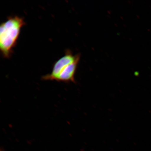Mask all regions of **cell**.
<instances>
[{"mask_svg": "<svg viewBox=\"0 0 151 151\" xmlns=\"http://www.w3.org/2000/svg\"><path fill=\"white\" fill-rule=\"evenodd\" d=\"M80 58V54L73 55L70 50H66L65 55L54 64L51 72L42 76V80L75 83V76Z\"/></svg>", "mask_w": 151, "mask_h": 151, "instance_id": "1", "label": "cell"}, {"mask_svg": "<svg viewBox=\"0 0 151 151\" xmlns=\"http://www.w3.org/2000/svg\"><path fill=\"white\" fill-rule=\"evenodd\" d=\"M26 24L23 18L17 16L9 17L0 27V50L4 58L12 56L22 28Z\"/></svg>", "mask_w": 151, "mask_h": 151, "instance_id": "2", "label": "cell"}, {"mask_svg": "<svg viewBox=\"0 0 151 151\" xmlns=\"http://www.w3.org/2000/svg\"><path fill=\"white\" fill-rule=\"evenodd\" d=\"M1 151H5L3 149H1Z\"/></svg>", "mask_w": 151, "mask_h": 151, "instance_id": "3", "label": "cell"}]
</instances>
